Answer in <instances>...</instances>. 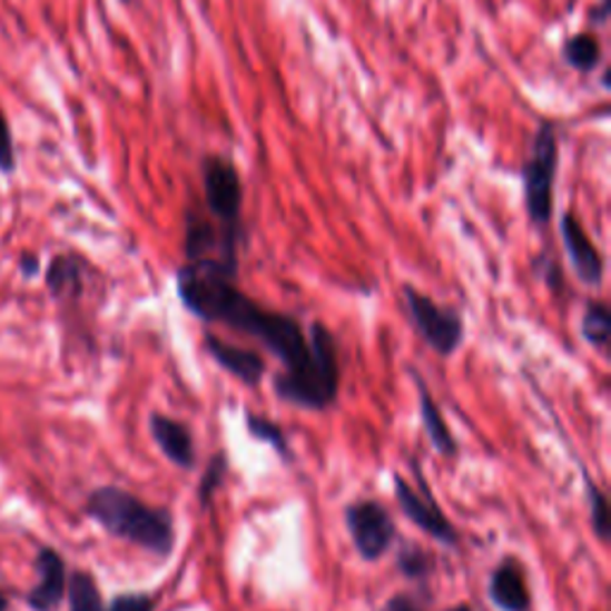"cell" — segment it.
Masks as SVG:
<instances>
[{
  "label": "cell",
  "mask_w": 611,
  "mask_h": 611,
  "mask_svg": "<svg viewBox=\"0 0 611 611\" xmlns=\"http://www.w3.org/2000/svg\"><path fill=\"white\" fill-rule=\"evenodd\" d=\"M414 471H416V477L421 483V492L408 481H404L400 473H394V497H396V502H400L402 514L427 538H433L435 542L444 544L447 550H456L459 533H456L454 523L444 516V511L437 506L431 487H427V483H425L423 471L418 466H414Z\"/></svg>",
  "instance_id": "8992f818"
},
{
  "label": "cell",
  "mask_w": 611,
  "mask_h": 611,
  "mask_svg": "<svg viewBox=\"0 0 611 611\" xmlns=\"http://www.w3.org/2000/svg\"><path fill=\"white\" fill-rule=\"evenodd\" d=\"M583 483H585V500L590 506V523L592 531L602 542H609V506L607 494L592 481L590 473L583 469Z\"/></svg>",
  "instance_id": "d6986e66"
},
{
  "label": "cell",
  "mask_w": 611,
  "mask_h": 611,
  "mask_svg": "<svg viewBox=\"0 0 611 611\" xmlns=\"http://www.w3.org/2000/svg\"><path fill=\"white\" fill-rule=\"evenodd\" d=\"M122 3H127V0H122Z\"/></svg>",
  "instance_id": "83f0119b"
},
{
  "label": "cell",
  "mask_w": 611,
  "mask_h": 611,
  "mask_svg": "<svg viewBox=\"0 0 611 611\" xmlns=\"http://www.w3.org/2000/svg\"><path fill=\"white\" fill-rule=\"evenodd\" d=\"M559 162V141L552 125L542 122L535 131L531 154L523 162V191L528 218L538 227H548L552 220L554 177Z\"/></svg>",
  "instance_id": "3957f363"
},
{
  "label": "cell",
  "mask_w": 611,
  "mask_h": 611,
  "mask_svg": "<svg viewBox=\"0 0 611 611\" xmlns=\"http://www.w3.org/2000/svg\"><path fill=\"white\" fill-rule=\"evenodd\" d=\"M380 611H423V609L416 602V598H411V594H406V592H400V594H394V598H390Z\"/></svg>",
  "instance_id": "cb8c5ba5"
},
{
  "label": "cell",
  "mask_w": 611,
  "mask_h": 611,
  "mask_svg": "<svg viewBox=\"0 0 611 611\" xmlns=\"http://www.w3.org/2000/svg\"><path fill=\"white\" fill-rule=\"evenodd\" d=\"M158 598L151 592H125L112 598L108 611H156Z\"/></svg>",
  "instance_id": "7402d4cb"
},
{
  "label": "cell",
  "mask_w": 611,
  "mask_h": 611,
  "mask_svg": "<svg viewBox=\"0 0 611 611\" xmlns=\"http://www.w3.org/2000/svg\"><path fill=\"white\" fill-rule=\"evenodd\" d=\"M244 423H246V433H249L258 442L270 444V447L277 452L279 459H285V461L294 459L292 447H289V440L285 437V431L275 421H270L266 416L252 414V411H249V414L244 416Z\"/></svg>",
  "instance_id": "ac0fdd59"
},
{
  "label": "cell",
  "mask_w": 611,
  "mask_h": 611,
  "mask_svg": "<svg viewBox=\"0 0 611 611\" xmlns=\"http://www.w3.org/2000/svg\"><path fill=\"white\" fill-rule=\"evenodd\" d=\"M206 213L216 225L237 242H244L242 204L244 189L239 173L233 162L223 156H206L201 168Z\"/></svg>",
  "instance_id": "277c9868"
},
{
  "label": "cell",
  "mask_w": 611,
  "mask_h": 611,
  "mask_svg": "<svg viewBox=\"0 0 611 611\" xmlns=\"http://www.w3.org/2000/svg\"><path fill=\"white\" fill-rule=\"evenodd\" d=\"M559 229L575 277L588 287H600L604 277V260L598 252V246L590 242L581 220H578L571 210H566L564 216H561Z\"/></svg>",
  "instance_id": "ba28073f"
},
{
  "label": "cell",
  "mask_w": 611,
  "mask_h": 611,
  "mask_svg": "<svg viewBox=\"0 0 611 611\" xmlns=\"http://www.w3.org/2000/svg\"><path fill=\"white\" fill-rule=\"evenodd\" d=\"M204 346L208 356L216 361L223 371L237 377L239 383L258 387L263 383V377H266V358L260 354L244 349V346H237L233 342H225L218 335H206Z\"/></svg>",
  "instance_id": "30bf717a"
},
{
  "label": "cell",
  "mask_w": 611,
  "mask_h": 611,
  "mask_svg": "<svg viewBox=\"0 0 611 611\" xmlns=\"http://www.w3.org/2000/svg\"><path fill=\"white\" fill-rule=\"evenodd\" d=\"M39 270V258L37 256H24L22 258V273L24 275H35Z\"/></svg>",
  "instance_id": "d4e9b609"
},
{
  "label": "cell",
  "mask_w": 611,
  "mask_h": 611,
  "mask_svg": "<svg viewBox=\"0 0 611 611\" xmlns=\"http://www.w3.org/2000/svg\"><path fill=\"white\" fill-rule=\"evenodd\" d=\"M411 377H414L416 390H418V408H421V421H423V431L427 440L433 442L435 452L442 456H456L459 454V442L452 435L447 421H444L440 406L435 404L431 390L423 383V377H418L416 371H411Z\"/></svg>",
  "instance_id": "4fadbf2b"
},
{
  "label": "cell",
  "mask_w": 611,
  "mask_h": 611,
  "mask_svg": "<svg viewBox=\"0 0 611 611\" xmlns=\"http://www.w3.org/2000/svg\"><path fill=\"white\" fill-rule=\"evenodd\" d=\"M8 594L3 592V590H0V611H8Z\"/></svg>",
  "instance_id": "484cf974"
},
{
  "label": "cell",
  "mask_w": 611,
  "mask_h": 611,
  "mask_svg": "<svg viewBox=\"0 0 611 611\" xmlns=\"http://www.w3.org/2000/svg\"><path fill=\"white\" fill-rule=\"evenodd\" d=\"M561 56H564V60L573 70L588 75L598 68V62L602 58V46L594 35H575L566 39L564 48H561Z\"/></svg>",
  "instance_id": "2e32d148"
},
{
  "label": "cell",
  "mask_w": 611,
  "mask_h": 611,
  "mask_svg": "<svg viewBox=\"0 0 611 611\" xmlns=\"http://www.w3.org/2000/svg\"><path fill=\"white\" fill-rule=\"evenodd\" d=\"M227 469H229V464H227L225 452H218L210 459L208 469L204 471L201 483H198V502H201V509H208L213 497H216V492L223 487L225 477H227Z\"/></svg>",
  "instance_id": "44dd1931"
},
{
  "label": "cell",
  "mask_w": 611,
  "mask_h": 611,
  "mask_svg": "<svg viewBox=\"0 0 611 611\" xmlns=\"http://www.w3.org/2000/svg\"><path fill=\"white\" fill-rule=\"evenodd\" d=\"M148 425H151V435L160 452L173 461L175 466L191 471L196 466V450H194V435L189 431V425L179 423L165 414H151L148 418Z\"/></svg>",
  "instance_id": "7c38bea8"
},
{
  "label": "cell",
  "mask_w": 611,
  "mask_h": 611,
  "mask_svg": "<svg viewBox=\"0 0 611 611\" xmlns=\"http://www.w3.org/2000/svg\"><path fill=\"white\" fill-rule=\"evenodd\" d=\"M237 273L213 260H187L177 270V296L191 316L204 323H220L237 333L258 339L283 363V373L273 377L279 400L325 411L339 394V352L337 339L323 323L302 321L254 302L235 285Z\"/></svg>",
  "instance_id": "6da1fadb"
},
{
  "label": "cell",
  "mask_w": 611,
  "mask_h": 611,
  "mask_svg": "<svg viewBox=\"0 0 611 611\" xmlns=\"http://www.w3.org/2000/svg\"><path fill=\"white\" fill-rule=\"evenodd\" d=\"M65 594H68L70 611H108L96 578L89 571H75L68 575V592Z\"/></svg>",
  "instance_id": "5bb4252c"
},
{
  "label": "cell",
  "mask_w": 611,
  "mask_h": 611,
  "mask_svg": "<svg viewBox=\"0 0 611 611\" xmlns=\"http://www.w3.org/2000/svg\"><path fill=\"white\" fill-rule=\"evenodd\" d=\"M583 339L598 352H607L611 339V313L604 302H590L581 321Z\"/></svg>",
  "instance_id": "e0dca14e"
},
{
  "label": "cell",
  "mask_w": 611,
  "mask_h": 611,
  "mask_svg": "<svg viewBox=\"0 0 611 611\" xmlns=\"http://www.w3.org/2000/svg\"><path fill=\"white\" fill-rule=\"evenodd\" d=\"M81 270L85 263L75 256H56L51 268H48L46 285L56 296L65 294H79L81 292Z\"/></svg>",
  "instance_id": "9a60e30c"
},
{
  "label": "cell",
  "mask_w": 611,
  "mask_h": 611,
  "mask_svg": "<svg viewBox=\"0 0 611 611\" xmlns=\"http://www.w3.org/2000/svg\"><path fill=\"white\" fill-rule=\"evenodd\" d=\"M346 531L363 561H377L390 552L396 538V525L390 511L375 500H356L344 509Z\"/></svg>",
  "instance_id": "52a82bcc"
},
{
  "label": "cell",
  "mask_w": 611,
  "mask_h": 611,
  "mask_svg": "<svg viewBox=\"0 0 611 611\" xmlns=\"http://www.w3.org/2000/svg\"><path fill=\"white\" fill-rule=\"evenodd\" d=\"M404 302L418 337L431 346L437 356L450 358L459 346L464 344V316H461L456 308L433 302L431 296L414 289L411 285L404 287Z\"/></svg>",
  "instance_id": "5b68a950"
},
{
  "label": "cell",
  "mask_w": 611,
  "mask_h": 611,
  "mask_svg": "<svg viewBox=\"0 0 611 611\" xmlns=\"http://www.w3.org/2000/svg\"><path fill=\"white\" fill-rule=\"evenodd\" d=\"M447 611H473L469 604H456V607H450Z\"/></svg>",
  "instance_id": "4316f807"
},
{
  "label": "cell",
  "mask_w": 611,
  "mask_h": 611,
  "mask_svg": "<svg viewBox=\"0 0 611 611\" xmlns=\"http://www.w3.org/2000/svg\"><path fill=\"white\" fill-rule=\"evenodd\" d=\"M39 583L29 590L27 604L35 611H56L68 592V569H65V559L51 550L43 548L37 556Z\"/></svg>",
  "instance_id": "8fae6325"
},
{
  "label": "cell",
  "mask_w": 611,
  "mask_h": 611,
  "mask_svg": "<svg viewBox=\"0 0 611 611\" xmlns=\"http://www.w3.org/2000/svg\"><path fill=\"white\" fill-rule=\"evenodd\" d=\"M487 598L500 611H531L533 598L519 559L506 556L500 566H494L487 583Z\"/></svg>",
  "instance_id": "9c48e42d"
},
{
  "label": "cell",
  "mask_w": 611,
  "mask_h": 611,
  "mask_svg": "<svg viewBox=\"0 0 611 611\" xmlns=\"http://www.w3.org/2000/svg\"><path fill=\"white\" fill-rule=\"evenodd\" d=\"M87 514L112 538L168 559L175 552V516L170 509L141 502L118 485H104L89 494Z\"/></svg>",
  "instance_id": "7a4b0ae2"
},
{
  "label": "cell",
  "mask_w": 611,
  "mask_h": 611,
  "mask_svg": "<svg viewBox=\"0 0 611 611\" xmlns=\"http://www.w3.org/2000/svg\"><path fill=\"white\" fill-rule=\"evenodd\" d=\"M396 566L408 581H425L433 573V559L427 556L416 544H402L400 554H396Z\"/></svg>",
  "instance_id": "ffe728a7"
},
{
  "label": "cell",
  "mask_w": 611,
  "mask_h": 611,
  "mask_svg": "<svg viewBox=\"0 0 611 611\" xmlns=\"http://www.w3.org/2000/svg\"><path fill=\"white\" fill-rule=\"evenodd\" d=\"M14 146H12V135L3 110H0V173L12 175L14 173Z\"/></svg>",
  "instance_id": "603a6c76"
}]
</instances>
